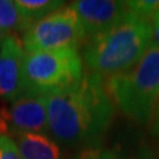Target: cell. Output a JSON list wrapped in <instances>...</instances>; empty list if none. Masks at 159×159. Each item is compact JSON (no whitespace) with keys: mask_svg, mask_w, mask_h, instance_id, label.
<instances>
[{"mask_svg":"<svg viewBox=\"0 0 159 159\" xmlns=\"http://www.w3.org/2000/svg\"><path fill=\"white\" fill-rule=\"evenodd\" d=\"M105 78L84 74L78 84L47 96V125L52 137L67 148L97 150L114 117Z\"/></svg>","mask_w":159,"mask_h":159,"instance_id":"cell-1","label":"cell"},{"mask_svg":"<svg viewBox=\"0 0 159 159\" xmlns=\"http://www.w3.org/2000/svg\"><path fill=\"white\" fill-rule=\"evenodd\" d=\"M152 44L151 20L129 11L111 29L87 38L80 56L90 73L108 78L133 67Z\"/></svg>","mask_w":159,"mask_h":159,"instance_id":"cell-2","label":"cell"},{"mask_svg":"<svg viewBox=\"0 0 159 159\" xmlns=\"http://www.w3.org/2000/svg\"><path fill=\"white\" fill-rule=\"evenodd\" d=\"M105 84L121 113L140 125H148L159 96V45L153 41L133 67L105 78Z\"/></svg>","mask_w":159,"mask_h":159,"instance_id":"cell-3","label":"cell"},{"mask_svg":"<svg viewBox=\"0 0 159 159\" xmlns=\"http://www.w3.org/2000/svg\"><path fill=\"white\" fill-rule=\"evenodd\" d=\"M83 77V59L78 48L26 52L23 71L24 94L48 96L72 87Z\"/></svg>","mask_w":159,"mask_h":159,"instance_id":"cell-4","label":"cell"},{"mask_svg":"<svg viewBox=\"0 0 159 159\" xmlns=\"http://www.w3.org/2000/svg\"><path fill=\"white\" fill-rule=\"evenodd\" d=\"M21 40L26 52L53 51L78 48L86 37L75 10L72 5H64L32 24Z\"/></svg>","mask_w":159,"mask_h":159,"instance_id":"cell-5","label":"cell"},{"mask_svg":"<svg viewBox=\"0 0 159 159\" xmlns=\"http://www.w3.org/2000/svg\"><path fill=\"white\" fill-rule=\"evenodd\" d=\"M47 127V96L24 94L11 105L0 107V136L45 133Z\"/></svg>","mask_w":159,"mask_h":159,"instance_id":"cell-6","label":"cell"},{"mask_svg":"<svg viewBox=\"0 0 159 159\" xmlns=\"http://www.w3.org/2000/svg\"><path fill=\"white\" fill-rule=\"evenodd\" d=\"M25 56L21 37L8 34L0 46V99L13 102L24 94Z\"/></svg>","mask_w":159,"mask_h":159,"instance_id":"cell-7","label":"cell"},{"mask_svg":"<svg viewBox=\"0 0 159 159\" xmlns=\"http://www.w3.org/2000/svg\"><path fill=\"white\" fill-rule=\"evenodd\" d=\"M83 26L86 39L107 31L129 13L127 1L79 0L72 4Z\"/></svg>","mask_w":159,"mask_h":159,"instance_id":"cell-8","label":"cell"},{"mask_svg":"<svg viewBox=\"0 0 159 159\" xmlns=\"http://www.w3.org/2000/svg\"><path fill=\"white\" fill-rule=\"evenodd\" d=\"M13 140L21 159H64L59 145L45 133H25Z\"/></svg>","mask_w":159,"mask_h":159,"instance_id":"cell-9","label":"cell"},{"mask_svg":"<svg viewBox=\"0 0 159 159\" xmlns=\"http://www.w3.org/2000/svg\"><path fill=\"white\" fill-rule=\"evenodd\" d=\"M32 24L18 10L14 1L0 0V30L8 34L25 33Z\"/></svg>","mask_w":159,"mask_h":159,"instance_id":"cell-10","label":"cell"},{"mask_svg":"<svg viewBox=\"0 0 159 159\" xmlns=\"http://www.w3.org/2000/svg\"><path fill=\"white\" fill-rule=\"evenodd\" d=\"M14 2L20 13L31 24L38 21L65 5V1L59 0H17Z\"/></svg>","mask_w":159,"mask_h":159,"instance_id":"cell-11","label":"cell"},{"mask_svg":"<svg viewBox=\"0 0 159 159\" xmlns=\"http://www.w3.org/2000/svg\"><path fill=\"white\" fill-rule=\"evenodd\" d=\"M127 6L130 12L137 16L152 19L153 14L159 10V0H136L127 1Z\"/></svg>","mask_w":159,"mask_h":159,"instance_id":"cell-12","label":"cell"},{"mask_svg":"<svg viewBox=\"0 0 159 159\" xmlns=\"http://www.w3.org/2000/svg\"><path fill=\"white\" fill-rule=\"evenodd\" d=\"M0 159H21L14 140L6 136H0Z\"/></svg>","mask_w":159,"mask_h":159,"instance_id":"cell-13","label":"cell"},{"mask_svg":"<svg viewBox=\"0 0 159 159\" xmlns=\"http://www.w3.org/2000/svg\"><path fill=\"white\" fill-rule=\"evenodd\" d=\"M85 159H118L117 156L111 151H100V150H89L81 154Z\"/></svg>","mask_w":159,"mask_h":159,"instance_id":"cell-14","label":"cell"},{"mask_svg":"<svg viewBox=\"0 0 159 159\" xmlns=\"http://www.w3.org/2000/svg\"><path fill=\"white\" fill-rule=\"evenodd\" d=\"M131 159H157L154 157V154L152 153V151L148 148L144 146V148H140L136 153L133 154Z\"/></svg>","mask_w":159,"mask_h":159,"instance_id":"cell-15","label":"cell"},{"mask_svg":"<svg viewBox=\"0 0 159 159\" xmlns=\"http://www.w3.org/2000/svg\"><path fill=\"white\" fill-rule=\"evenodd\" d=\"M152 24V30H153V41L159 45V10L153 14V17L151 19Z\"/></svg>","mask_w":159,"mask_h":159,"instance_id":"cell-16","label":"cell"},{"mask_svg":"<svg viewBox=\"0 0 159 159\" xmlns=\"http://www.w3.org/2000/svg\"><path fill=\"white\" fill-rule=\"evenodd\" d=\"M153 133L156 134L159 142V96L157 100V106H156V112H154V124H153Z\"/></svg>","mask_w":159,"mask_h":159,"instance_id":"cell-17","label":"cell"},{"mask_svg":"<svg viewBox=\"0 0 159 159\" xmlns=\"http://www.w3.org/2000/svg\"><path fill=\"white\" fill-rule=\"evenodd\" d=\"M8 35V33H6L5 31H2V30H0V45H1V43L6 39V37Z\"/></svg>","mask_w":159,"mask_h":159,"instance_id":"cell-18","label":"cell"},{"mask_svg":"<svg viewBox=\"0 0 159 159\" xmlns=\"http://www.w3.org/2000/svg\"><path fill=\"white\" fill-rule=\"evenodd\" d=\"M75 159H85V158H84V157H83V156H81V154H80L79 157H78V158H75Z\"/></svg>","mask_w":159,"mask_h":159,"instance_id":"cell-19","label":"cell"},{"mask_svg":"<svg viewBox=\"0 0 159 159\" xmlns=\"http://www.w3.org/2000/svg\"><path fill=\"white\" fill-rule=\"evenodd\" d=\"M0 46H1V45H0Z\"/></svg>","mask_w":159,"mask_h":159,"instance_id":"cell-20","label":"cell"}]
</instances>
